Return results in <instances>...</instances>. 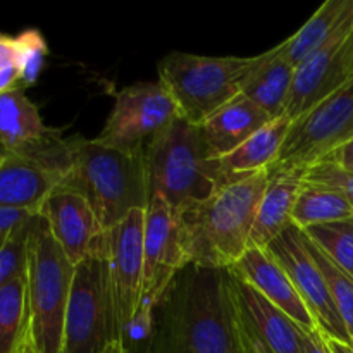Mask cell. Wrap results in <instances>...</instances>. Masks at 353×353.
<instances>
[{
  "instance_id": "obj_1",
  "label": "cell",
  "mask_w": 353,
  "mask_h": 353,
  "mask_svg": "<svg viewBox=\"0 0 353 353\" xmlns=\"http://www.w3.org/2000/svg\"><path fill=\"white\" fill-rule=\"evenodd\" d=\"M155 310L150 353H243L228 269L188 264Z\"/></svg>"
},
{
  "instance_id": "obj_2",
  "label": "cell",
  "mask_w": 353,
  "mask_h": 353,
  "mask_svg": "<svg viewBox=\"0 0 353 353\" xmlns=\"http://www.w3.org/2000/svg\"><path fill=\"white\" fill-rule=\"evenodd\" d=\"M268 179L269 169L233 179L178 212L190 264L230 269L243 257Z\"/></svg>"
},
{
  "instance_id": "obj_3",
  "label": "cell",
  "mask_w": 353,
  "mask_h": 353,
  "mask_svg": "<svg viewBox=\"0 0 353 353\" xmlns=\"http://www.w3.org/2000/svg\"><path fill=\"white\" fill-rule=\"evenodd\" d=\"M62 186L88 200L105 231L150 202L143 150L124 152L97 138H72L71 168Z\"/></svg>"
},
{
  "instance_id": "obj_4",
  "label": "cell",
  "mask_w": 353,
  "mask_h": 353,
  "mask_svg": "<svg viewBox=\"0 0 353 353\" xmlns=\"http://www.w3.org/2000/svg\"><path fill=\"white\" fill-rule=\"evenodd\" d=\"M150 199L161 196L172 210L203 202L221 186L217 159L199 126L178 117L143 148Z\"/></svg>"
},
{
  "instance_id": "obj_5",
  "label": "cell",
  "mask_w": 353,
  "mask_h": 353,
  "mask_svg": "<svg viewBox=\"0 0 353 353\" xmlns=\"http://www.w3.org/2000/svg\"><path fill=\"white\" fill-rule=\"evenodd\" d=\"M74 268L52 236L47 221L37 214L31 223L26 265L28 340L34 353H62Z\"/></svg>"
},
{
  "instance_id": "obj_6",
  "label": "cell",
  "mask_w": 353,
  "mask_h": 353,
  "mask_svg": "<svg viewBox=\"0 0 353 353\" xmlns=\"http://www.w3.org/2000/svg\"><path fill=\"white\" fill-rule=\"evenodd\" d=\"M254 57H209L174 52L159 62V81L178 105L179 116L200 126L241 93Z\"/></svg>"
},
{
  "instance_id": "obj_7",
  "label": "cell",
  "mask_w": 353,
  "mask_h": 353,
  "mask_svg": "<svg viewBox=\"0 0 353 353\" xmlns=\"http://www.w3.org/2000/svg\"><path fill=\"white\" fill-rule=\"evenodd\" d=\"M112 341H117V330L102 238L97 250L74 268L62 353H102Z\"/></svg>"
},
{
  "instance_id": "obj_8",
  "label": "cell",
  "mask_w": 353,
  "mask_h": 353,
  "mask_svg": "<svg viewBox=\"0 0 353 353\" xmlns=\"http://www.w3.org/2000/svg\"><path fill=\"white\" fill-rule=\"evenodd\" d=\"M188 264L190 259L186 254L178 212L172 210L161 196L154 195L145 209L140 312L128 340L152 336L155 307L159 305L172 279Z\"/></svg>"
},
{
  "instance_id": "obj_9",
  "label": "cell",
  "mask_w": 353,
  "mask_h": 353,
  "mask_svg": "<svg viewBox=\"0 0 353 353\" xmlns=\"http://www.w3.org/2000/svg\"><path fill=\"white\" fill-rule=\"evenodd\" d=\"M353 140V78L295 119L271 169H303L327 161Z\"/></svg>"
},
{
  "instance_id": "obj_10",
  "label": "cell",
  "mask_w": 353,
  "mask_h": 353,
  "mask_svg": "<svg viewBox=\"0 0 353 353\" xmlns=\"http://www.w3.org/2000/svg\"><path fill=\"white\" fill-rule=\"evenodd\" d=\"M145 210L128 214L117 226L105 231L103 252L107 261L110 296L116 317L117 341L126 345L141 303L143 283Z\"/></svg>"
},
{
  "instance_id": "obj_11",
  "label": "cell",
  "mask_w": 353,
  "mask_h": 353,
  "mask_svg": "<svg viewBox=\"0 0 353 353\" xmlns=\"http://www.w3.org/2000/svg\"><path fill=\"white\" fill-rule=\"evenodd\" d=\"M178 117H181L178 105L161 81L138 83L117 93L112 112L97 140L124 152L143 150Z\"/></svg>"
},
{
  "instance_id": "obj_12",
  "label": "cell",
  "mask_w": 353,
  "mask_h": 353,
  "mask_svg": "<svg viewBox=\"0 0 353 353\" xmlns=\"http://www.w3.org/2000/svg\"><path fill=\"white\" fill-rule=\"evenodd\" d=\"M268 250L290 276L303 303L312 314L317 330L324 336L352 345L350 334L338 312L330 285L303 241V231L295 224H290L269 245Z\"/></svg>"
},
{
  "instance_id": "obj_13",
  "label": "cell",
  "mask_w": 353,
  "mask_h": 353,
  "mask_svg": "<svg viewBox=\"0 0 353 353\" xmlns=\"http://www.w3.org/2000/svg\"><path fill=\"white\" fill-rule=\"evenodd\" d=\"M353 78V12L326 45L295 68L285 116L299 119Z\"/></svg>"
},
{
  "instance_id": "obj_14",
  "label": "cell",
  "mask_w": 353,
  "mask_h": 353,
  "mask_svg": "<svg viewBox=\"0 0 353 353\" xmlns=\"http://www.w3.org/2000/svg\"><path fill=\"white\" fill-rule=\"evenodd\" d=\"M65 257L78 265L97 250L105 230L81 193L57 186L40 210Z\"/></svg>"
},
{
  "instance_id": "obj_15",
  "label": "cell",
  "mask_w": 353,
  "mask_h": 353,
  "mask_svg": "<svg viewBox=\"0 0 353 353\" xmlns=\"http://www.w3.org/2000/svg\"><path fill=\"white\" fill-rule=\"evenodd\" d=\"M230 283L241 324L262 352L303 353V330L299 324L231 271Z\"/></svg>"
},
{
  "instance_id": "obj_16",
  "label": "cell",
  "mask_w": 353,
  "mask_h": 353,
  "mask_svg": "<svg viewBox=\"0 0 353 353\" xmlns=\"http://www.w3.org/2000/svg\"><path fill=\"white\" fill-rule=\"evenodd\" d=\"M230 271L274 303L303 331L317 330L316 321L293 281L268 248H248Z\"/></svg>"
},
{
  "instance_id": "obj_17",
  "label": "cell",
  "mask_w": 353,
  "mask_h": 353,
  "mask_svg": "<svg viewBox=\"0 0 353 353\" xmlns=\"http://www.w3.org/2000/svg\"><path fill=\"white\" fill-rule=\"evenodd\" d=\"M64 174L47 162L26 154H6L0 164V209L40 214Z\"/></svg>"
},
{
  "instance_id": "obj_18",
  "label": "cell",
  "mask_w": 353,
  "mask_h": 353,
  "mask_svg": "<svg viewBox=\"0 0 353 353\" xmlns=\"http://www.w3.org/2000/svg\"><path fill=\"white\" fill-rule=\"evenodd\" d=\"M303 174V169H269L268 186L259 203L248 248H268L293 224V209L302 190Z\"/></svg>"
},
{
  "instance_id": "obj_19",
  "label": "cell",
  "mask_w": 353,
  "mask_h": 353,
  "mask_svg": "<svg viewBox=\"0 0 353 353\" xmlns=\"http://www.w3.org/2000/svg\"><path fill=\"white\" fill-rule=\"evenodd\" d=\"M293 76L295 68L285 57L281 41L271 50L254 55V62L241 86V95L257 103L272 119L285 117Z\"/></svg>"
},
{
  "instance_id": "obj_20",
  "label": "cell",
  "mask_w": 353,
  "mask_h": 353,
  "mask_svg": "<svg viewBox=\"0 0 353 353\" xmlns=\"http://www.w3.org/2000/svg\"><path fill=\"white\" fill-rule=\"evenodd\" d=\"M271 121L274 119L264 109L240 93L236 99L207 117L199 128L212 155L219 159L240 147Z\"/></svg>"
},
{
  "instance_id": "obj_21",
  "label": "cell",
  "mask_w": 353,
  "mask_h": 353,
  "mask_svg": "<svg viewBox=\"0 0 353 353\" xmlns=\"http://www.w3.org/2000/svg\"><path fill=\"white\" fill-rule=\"evenodd\" d=\"M290 126H292V121L288 117H278L261 128L233 152L217 159L221 186L233 179L271 169L278 161L283 143L288 137Z\"/></svg>"
},
{
  "instance_id": "obj_22",
  "label": "cell",
  "mask_w": 353,
  "mask_h": 353,
  "mask_svg": "<svg viewBox=\"0 0 353 353\" xmlns=\"http://www.w3.org/2000/svg\"><path fill=\"white\" fill-rule=\"evenodd\" d=\"M50 133L38 107L23 88L0 93V152L16 154L33 147Z\"/></svg>"
},
{
  "instance_id": "obj_23",
  "label": "cell",
  "mask_w": 353,
  "mask_h": 353,
  "mask_svg": "<svg viewBox=\"0 0 353 353\" xmlns=\"http://www.w3.org/2000/svg\"><path fill=\"white\" fill-rule=\"evenodd\" d=\"M353 12V0H326L309 21L283 41V52L290 64L296 68L333 38Z\"/></svg>"
},
{
  "instance_id": "obj_24",
  "label": "cell",
  "mask_w": 353,
  "mask_h": 353,
  "mask_svg": "<svg viewBox=\"0 0 353 353\" xmlns=\"http://www.w3.org/2000/svg\"><path fill=\"white\" fill-rule=\"evenodd\" d=\"M353 217V209L348 200L331 186L309 183L303 179L302 190L293 209L292 221L300 230L334 223Z\"/></svg>"
},
{
  "instance_id": "obj_25",
  "label": "cell",
  "mask_w": 353,
  "mask_h": 353,
  "mask_svg": "<svg viewBox=\"0 0 353 353\" xmlns=\"http://www.w3.org/2000/svg\"><path fill=\"white\" fill-rule=\"evenodd\" d=\"M30 310H28L26 274L0 286V353H16L28 341Z\"/></svg>"
},
{
  "instance_id": "obj_26",
  "label": "cell",
  "mask_w": 353,
  "mask_h": 353,
  "mask_svg": "<svg viewBox=\"0 0 353 353\" xmlns=\"http://www.w3.org/2000/svg\"><path fill=\"white\" fill-rule=\"evenodd\" d=\"M302 231L353 279V217L319 224Z\"/></svg>"
},
{
  "instance_id": "obj_27",
  "label": "cell",
  "mask_w": 353,
  "mask_h": 353,
  "mask_svg": "<svg viewBox=\"0 0 353 353\" xmlns=\"http://www.w3.org/2000/svg\"><path fill=\"white\" fill-rule=\"evenodd\" d=\"M303 241H305L307 248H309L310 255L314 257V261L317 262V265L323 271L324 278H326L327 285H330L331 295H333L334 303H336V309L340 312L341 319H343L345 327H347L348 334H350V340L353 345V279L347 272L341 271L305 233H303Z\"/></svg>"
},
{
  "instance_id": "obj_28",
  "label": "cell",
  "mask_w": 353,
  "mask_h": 353,
  "mask_svg": "<svg viewBox=\"0 0 353 353\" xmlns=\"http://www.w3.org/2000/svg\"><path fill=\"white\" fill-rule=\"evenodd\" d=\"M17 59H19L21 88H26L37 83L43 68L45 57L48 54L47 41L38 30H26L16 37Z\"/></svg>"
},
{
  "instance_id": "obj_29",
  "label": "cell",
  "mask_w": 353,
  "mask_h": 353,
  "mask_svg": "<svg viewBox=\"0 0 353 353\" xmlns=\"http://www.w3.org/2000/svg\"><path fill=\"white\" fill-rule=\"evenodd\" d=\"M34 217V216H33ZM33 217L17 228L2 245H0V286L21 274H26L28 240L31 233Z\"/></svg>"
},
{
  "instance_id": "obj_30",
  "label": "cell",
  "mask_w": 353,
  "mask_h": 353,
  "mask_svg": "<svg viewBox=\"0 0 353 353\" xmlns=\"http://www.w3.org/2000/svg\"><path fill=\"white\" fill-rule=\"evenodd\" d=\"M303 179L338 190L348 200L353 209V171L341 168L336 162H317V164L305 169Z\"/></svg>"
},
{
  "instance_id": "obj_31",
  "label": "cell",
  "mask_w": 353,
  "mask_h": 353,
  "mask_svg": "<svg viewBox=\"0 0 353 353\" xmlns=\"http://www.w3.org/2000/svg\"><path fill=\"white\" fill-rule=\"evenodd\" d=\"M21 88L16 38L0 34V93Z\"/></svg>"
},
{
  "instance_id": "obj_32",
  "label": "cell",
  "mask_w": 353,
  "mask_h": 353,
  "mask_svg": "<svg viewBox=\"0 0 353 353\" xmlns=\"http://www.w3.org/2000/svg\"><path fill=\"white\" fill-rule=\"evenodd\" d=\"M34 214L26 212V210H12V209H0V245L23 224L33 217Z\"/></svg>"
},
{
  "instance_id": "obj_33",
  "label": "cell",
  "mask_w": 353,
  "mask_h": 353,
  "mask_svg": "<svg viewBox=\"0 0 353 353\" xmlns=\"http://www.w3.org/2000/svg\"><path fill=\"white\" fill-rule=\"evenodd\" d=\"M303 353H331L326 336L319 330L303 331Z\"/></svg>"
},
{
  "instance_id": "obj_34",
  "label": "cell",
  "mask_w": 353,
  "mask_h": 353,
  "mask_svg": "<svg viewBox=\"0 0 353 353\" xmlns=\"http://www.w3.org/2000/svg\"><path fill=\"white\" fill-rule=\"evenodd\" d=\"M327 161L336 162V164L341 165V168L348 169V171H353V140L348 141L343 148H340V150H338L333 157L327 159Z\"/></svg>"
},
{
  "instance_id": "obj_35",
  "label": "cell",
  "mask_w": 353,
  "mask_h": 353,
  "mask_svg": "<svg viewBox=\"0 0 353 353\" xmlns=\"http://www.w3.org/2000/svg\"><path fill=\"white\" fill-rule=\"evenodd\" d=\"M326 343L331 353H353L352 345L343 343V341H338V340H333V338L326 336Z\"/></svg>"
},
{
  "instance_id": "obj_36",
  "label": "cell",
  "mask_w": 353,
  "mask_h": 353,
  "mask_svg": "<svg viewBox=\"0 0 353 353\" xmlns=\"http://www.w3.org/2000/svg\"><path fill=\"white\" fill-rule=\"evenodd\" d=\"M102 353H130V352H128V348L124 347L123 343H119V341H112V343H110Z\"/></svg>"
},
{
  "instance_id": "obj_37",
  "label": "cell",
  "mask_w": 353,
  "mask_h": 353,
  "mask_svg": "<svg viewBox=\"0 0 353 353\" xmlns=\"http://www.w3.org/2000/svg\"><path fill=\"white\" fill-rule=\"evenodd\" d=\"M240 316V314H238ZM240 326H241V321H240ZM241 343H243V353H254V348H252L250 340H248L247 333H245L243 326H241Z\"/></svg>"
},
{
  "instance_id": "obj_38",
  "label": "cell",
  "mask_w": 353,
  "mask_h": 353,
  "mask_svg": "<svg viewBox=\"0 0 353 353\" xmlns=\"http://www.w3.org/2000/svg\"><path fill=\"white\" fill-rule=\"evenodd\" d=\"M16 353H34V350H33V347H31V343H30V340L26 341V343L23 345V347L19 348V350H17Z\"/></svg>"
},
{
  "instance_id": "obj_39",
  "label": "cell",
  "mask_w": 353,
  "mask_h": 353,
  "mask_svg": "<svg viewBox=\"0 0 353 353\" xmlns=\"http://www.w3.org/2000/svg\"><path fill=\"white\" fill-rule=\"evenodd\" d=\"M240 321H241V319H240ZM241 326H243V324H241ZM243 330H245V327H243ZM245 333H247V331H245ZM247 336H248V334H247ZM248 340H250V343H252V348H254V353H265V352H262L261 348H259L257 345L254 343V341H252V338H250V336H248Z\"/></svg>"
},
{
  "instance_id": "obj_40",
  "label": "cell",
  "mask_w": 353,
  "mask_h": 353,
  "mask_svg": "<svg viewBox=\"0 0 353 353\" xmlns=\"http://www.w3.org/2000/svg\"><path fill=\"white\" fill-rule=\"evenodd\" d=\"M3 157H6V154H3V152H0V164H2V161H3Z\"/></svg>"
}]
</instances>
